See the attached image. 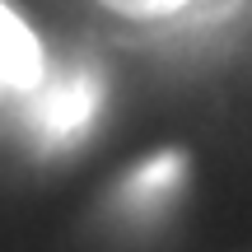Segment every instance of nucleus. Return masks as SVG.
<instances>
[{
	"label": "nucleus",
	"instance_id": "20e7f679",
	"mask_svg": "<svg viewBox=\"0 0 252 252\" xmlns=\"http://www.w3.org/2000/svg\"><path fill=\"white\" fill-rule=\"evenodd\" d=\"M98 5L122 19H168V14H182L187 0H98Z\"/></svg>",
	"mask_w": 252,
	"mask_h": 252
},
{
	"label": "nucleus",
	"instance_id": "f03ea898",
	"mask_svg": "<svg viewBox=\"0 0 252 252\" xmlns=\"http://www.w3.org/2000/svg\"><path fill=\"white\" fill-rule=\"evenodd\" d=\"M42 75H47V61H42V47H37L33 28L0 0V84L37 89Z\"/></svg>",
	"mask_w": 252,
	"mask_h": 252
},
{
	"label": "nucleus",
	"instance_id": "39448f33",
	"mask_svg": "<svg viewBox=\"0 0 252 252\" xmlns=\"http://www.w3.org/2000/svg\"><path fill=\"white\" fill-rule=\"evenodd\" d=\"M229 5H234V0H187V9H196L201 19H215V14H224Z\"/></svg>",
	"mask_w": 252,
	"mask_h": 252
},
{
	"label": "nucleus",
	"instance_id": "7ed1b4c3",
	"mask_svg": "<svg viewBox=\"0 0 252 252\" xmlns=\"http://www.w3.org/2000/svg\"><path fill=\"white\" fill-rule=\"evenodd\" d=\"M182 178V154L178 150H163L154 154L145 168L131 173V196H159V191H173Z\"/></svg>",
	"mask_w": 252,
	"mask_h": 252
},
{
	"label": "nucleus",
	"instance_id": "f257e3e1",
	"mask_svg": "<svg viewBox=\"0 0 252 252\" xmlns=\"http://www.w3.org/2000/svg\"><path fill=\"white\" fill-rule=\"evenodd\" d=\"M103 98V84L94 70H70L52 84H37L33 98V126L47 135V140H75L84 126L94 122Z\"/></svg>",
	"mask_w": 252,
	"mask_h": 252
}]
</instances>
